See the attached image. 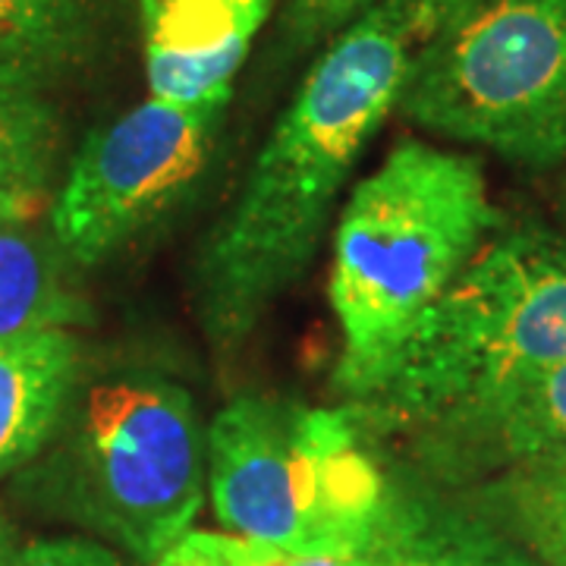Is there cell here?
<instances>
[{"label":"cell","instance_id":"obj_1","mask_svg":"<svg viewBox=\"0 0 566 566\" xmlns=\"http://www.w3.org/2000/svg\"><path fill=\"white\" fill-rule=\"evenodd\" d=\"M457 0H381L322 44L196 259L211 346L240 349L318 255L349 174Z\"/></svg>","mask_w":566,"mask_h":566},{"label":"cell","instance_id":"obj_2","mask_svg":"<svg viewBox=\"0 0 566 566\" xmlns=\"http://www.w3.org/2000/svg\"><path fill=\"white\" fill-rule=\"evenodd\" d=\"M497 227L482 161L431 142L400 139L353 186L327 274L346 403L381 390L416 324Z\"/></svg>","mask_w":566,"mask_h":566},{"label":"cell","instance_id":"obj_3","mask_svg":"<svg viewBox=\"0 0 566 566\" xmlns=\"http://www.w3.org/2000/svg\"><path fill=\"white\" fill-rule=\"evenodd\" d=\"M44 450L63 513L139 564L192 532L208 491V424L174 375L139 363L82 371Z\"/></svg>","mask_w":566,"mask_h":566},{"label":"cell","instance_id":"obj_4","mask_svg":"<svg viewBox=\"0 0 566 566\" xmlns=\"http://www.w3.org/2000/svg\"><path fill=\"white\" fill-rule=\"evenodd\" d=\"M566 363V237L501 223L424 312L356 422L416 431L494 387Z\"/></svg>","mask_w":566,"mask_h":566},{"label":"cell","instance_id":"obj_5","mask_svg":"<svg viewBox=\"0 0 566 566\" xmlns=\"http://www.w3.org/2000/svg\"><path fill=\"white\" fill-rule=\"evenodd\" d=\"M385 491L349 409L243 394L208 424V494L230 535L356 560Z\"/></svg>","mask_w":566,"mask_h":566},{"label":"cell","instance_id":"obj_6","mask_svg":"<svg viewBox=\"0 0 566 566\" xmlns=\"http://www.w3.org/2000/svg\"><path fill=\"white\" fill-rule=\"evenodd\" d=\"M397 111L528 170L566 167V0H457Z\"/></svg>","mask_w":566,"mask_h":566},{"label":"cell","instance_id":"obj_7","mask_svg":"<svg viewBox=\"0 0 566 566\" xmlns=\"http://www.w3.org/2000/svg\"><path fill=\"white\" fill-rule=\"evenodd\" d=\"M223 107L148 98L85 136L48 208V230L73 268H98L170 214L205 164Z\"/></svg>","mask_w":566,"mask_h":566},{"label":"cell","instance_id":"obj_8","mask_svg":"<svg viewBox=\"0 0 566 566\" xmlns=\"http://www.w3.org/2000/svg\"><path fill=\"white\" fill-rule=\"evenodd\" d=\"M277 0H139L151 98L227 107L233 80Z\"/></svg>","mask_w":566,"mask_h":566},{"label":"cell","instance_id":"obj_9","mask_svg":"<svg viewBox=\"0 0 566 566\" xmlns=\"http://www.w3.org/2000/svg\"><path fill=\"white\" fill-rule=\"evenodd\" d=\"M416 457L444 475L497 472L566 447V363L488 390L406 434Z\"/></svg>","mask_w":566,"mask_h":566},{"label":"cell","instance_id":"obj_10","mask_svg":"<svg viewBox=\"0 0 566 566\" xmlns=\"http://www.w3.org/2000/svg\"><path fill=\"white\" fill-rule=\"evenodd\" d=\"M356 566H542L472 506L390 482Z\"/></svg>","mask_w":566,"mask_h":566},{"label":"cell","instance_id":"obj_11","mask_svg":"<svg viewBox=\"0 0 566 566\" xmlns=\"http://www.w3.org/2000/svg\"><path fill=\"white\" fill-rule=\"evenodd\" d=\"M85 371L73 331H41L0 344V479L48 447Z\"/></svg>","mask_w":566,"mask_h":566},{"label":"cell","instance_id":"obj_12","mask_svg":"<svg viewBox=\"0 0 566 566\" xmlns=\"http://www.w3.org/2000/svg\"><path fill=\"white\" fill-rule=\"evenodd\" d=\"M111 0H0V85L44 95L98 54Z\"/></svg>","mask_w":566,"mask_h":566},{"label":"cell","instance_id":"obj_13","mask_svg":"<svg viewBox=\"0 0 566 566\" xmlns=\"http://www.w3.org/2000/svg\"><path fill=\"white\" fill-rule=\"evenodd\" d=\"M51 230L32 223L0 227V344L41 331H70L88 322V303L66 274Z\"/></svg>","mask_w":566,"mask_h":566},{"label":"cell","instance_id":"obj_14","mask_svg":"<svg viewBox=\"0 0 566 566\" xmlns=\"http://www.w3.org/2000/svg\"><path fill=\"white\" fill-rule=\"evenodd\" d=\"M472 510L542 566H566V447L491 472Z\"/></svg>","mask_w":566,"mask_h":566},{"label":"cell","instance_id":"obj_15","mask_svg":"<svg viewBox=\"0 0 566 566\" xmlns=\"http://www.w3.org/2000/svg\"><path fill=\"white\" fill-rule=\"evenodd\" d=\"M61 120L39 92L0 85V227L35 223L51 208Z\"/></svg>","mask_w":566,"mask_h":566},{"label":"cell","instance_id":"obj_16","mask_svg":"<svg viewBox=\"0 0 566 566\" xmlns=\"http://www.w3.org/2000/svg\"><path fill=\"white\" fill-rule=\"evenodd\" d=\"M381 0H286L281 13L277 48L283 57H300L312 48H322L344 25L363 17Z\"/></svg>","mask_w":566,"mask_h":566},{"label":"cell","instance_id":"obj_17","mask_svg":"<svg viewBox=\"0 0 566 566\" xmlns=\"http://www.w3.org/2000/svg\"><path fill=\"white\" fill-rule=\"evenodd\" d=\"M208 551L218 566H356V560L340 557H308L277 545H264L240 535H221V532H205Z\"/></svg>","mask_w":566,"mask_h":566},{"label":"cell","instance_id":"obj_18","mask_svg":"<svg viewBox=\"0 0 566 566\" xmlns=\"http://www.w3.org/2000/svg\"><path fill=\"white\" fill-rule=\"evenodd\" d=\"M3 566H126L102 542L92 538H41L17 547Z\"/></svg>","mask_w":566,"mask_h":566},{"label":"cell","instance_id":"obj_19","mask_svg":"<svg viewBox=\"0 0 566 566\" xmlns=\"http://www.w3.org/2000/svg\"><path fill=\"white\" fill-rule=\"evenodd\" d=\"M151 566H218L211 551H208V542H205V532H189L182 535L177 545L170 551H164L161 557Z\"/></svg>","mask_w":566,"mask_h":566},{"label":"cell","instance_id":"obj_20","mask_svg":"<svg viewBox=\"0 0 566 566\" xmlns=\"http://www.w3.org/2000/svg\"><path fill=\"white\" fill-rule=\"evenodd\" d=\"M13 551H17V532H13V526L0 516V566L13 557Z\"/></svg>","mask_w":566,"mask_h":566},{"label":"cell","instance_id":"obj_21","mask_svg":"<svg viewBox=\"0 0 566 566\" xmlns=\"http://www.w3.org/2000/svg\"><path fill=\"white\" fill-rule=\"evenodd\" d=\"M557 221H560V233L566 237V174H564V180H560V189H557Z\"/></svg>","mask_w":566,"mask_h":566}]
</instances>
